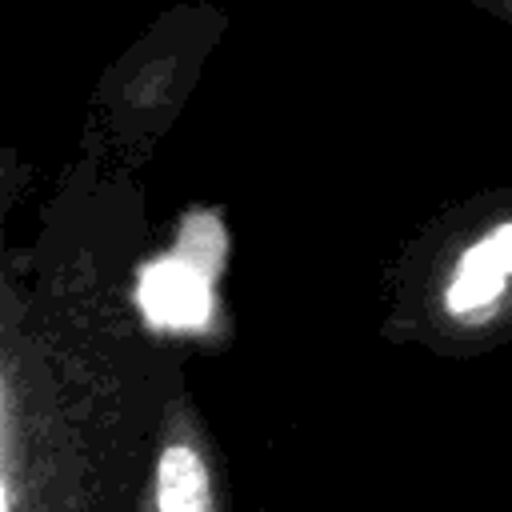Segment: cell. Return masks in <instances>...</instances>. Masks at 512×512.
Masks as SVG:
<instances>
[{"mask_svg": "<svg viewBox=\"0 0 512 512\" xmlns=\"http://www.w3.org/2000/svg\"><path fill=\"white\" fill-rule=\"evenodd\" d=\"M148 220L84 160L0 252V512H136L188 344L140 304Z\"/></svg>", "mask_w": 512, "mask_h": 512, "instance_id": "obj_1", "label": "cell"}, {"mask_svg": "<svg viewBox=\"0 0 512 512\" xmlns=\"http://www.w3.org/2000/svg\"><path fill=\"white\" fill-rule=\"evenodd\" d=\"M380 336L440 360L512 344V188L432 212L384 268Z\"/></svg>", "mask_w": 512, "mask_h": 512, "instance_id": "obj_2", "label": "cell"}, {"mask_svg": "<svg viewBox=\"0 0 512 512\" xmlns=\"http://www.w3.org/2000/svg\"><path fill=\"white\" fill-rule=\"evenodd\" d=\"M136 512H236L228 448L184 376L152 432V456Z\"/></svg>", "mask_w": 512, "mask_h": 512, "instance_id": "obj_3", "label": "cell"}, {"mask_svg": "<svg viewBox=\"0 0 512 512\" xmlns=\"http://www.w3.org/2000/svg\"><path fill=\"white\" fill-rule=\"evenodd\" d=\"M468 4H480L484 12H492V16H500L504 24H512V0H468Z\"/></svg>", "mask_w": 512, "mask_h": 512, "instance_id": "obj_4", "label": "cell"}]
</instances>
